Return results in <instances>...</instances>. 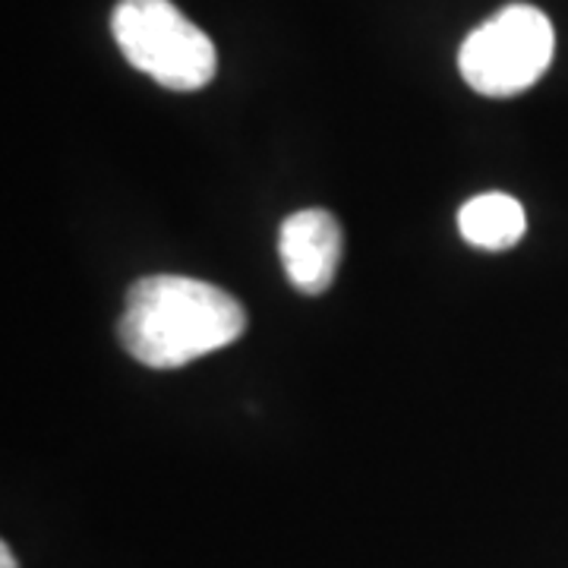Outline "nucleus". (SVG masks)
<instances>
[{"instance_id":"nucleus-1","label":"nucleus","mask_w":568,"mask_h":568,"mask_svg":"<svg viewBox=\"0 0 568 568\" xmlns=\"http://www.w3.org/2000/svg\"><path fill=\"white\" fill-rule=\"evenodd\" d=\"M246 332L241 301L186 275H149L126 291L118 335L126 354L152 369H178L234 345Z\"/></svg>"},{"instance_id":"nucleus-4","label":"nucleus","mask_w":568,"mask_h":568,"mask_svg":"<svg viewBox=\"0 0 568 568\" xmlns=\"http://www.w3.org/2000/svg\"><path fill=\"white\" fill-rule=\"evenodd\" d=\"M342 224L323 209L287 215L278 234V256L291 284L310 297L325 294L342 263Z\"/></svg>"},{"instance_id":"nucleus-5","label":"nucleus","mask_w":568,"mask_h":568,"mask_svg":"<svg viewBox=\"0 0 568 568\" xmlns=\"http://www.w3.org/2000/svg\"><path fill=\"white\" fill-rule=\"evenodd\" d=\"M458 231L467 244L480 250H508L528 231L525 205L508 193H480L458 212Z\"/></svg>"},{"instance_id":"nucleus-3","label":"nucleus","mask_w":568,"mask_h":568,"mask_svg":"<svg viewBox=\"0 0 568 568\" xmlns=\"http://www.w3.org/2000/svg\"><path fill=\"white\" fill-rule=\"evenodd\" d=\"M552 51L556 32L547 13L530 3H511L467 36L458 51V70L474 92L508 99L547 73Z\"/></svg>"},{"instance_id":"nucleus-2","label":"nucleus","mask_w":568,"mask_h":568,"mask_svg":"<svg viewBox=\"0 0 568 568\" xmlns=\"http://www.w3.org/2000/svg\"><path fill=\"white\" fill-rule=\"evenodd\" d=\"M111 32L123 58L164 89L196 92L215 80V44L171 0H121Z\"/></svg>"},{"instance_id":"nucleus-6","label":"nucleus","mask_w":568,"mask_h":568,"mask_svg":"<svg viewBox=\"0 0 568 568\" xmlns=\"http://www.w3.org/2000/svg\"><path fill=\"white\" fill-rule=\"evenodd\" d=\"M0 568H17V556H13V549L7 547H0Z\"/></svg>"}]
</instances>
